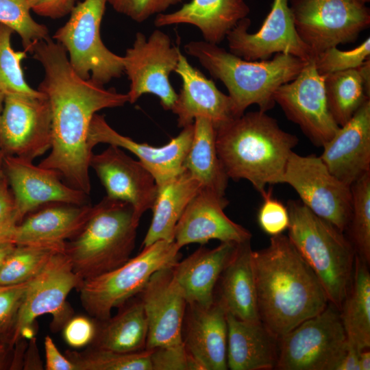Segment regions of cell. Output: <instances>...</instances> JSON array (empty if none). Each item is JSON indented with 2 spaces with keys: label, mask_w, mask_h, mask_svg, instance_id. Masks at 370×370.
<instances>
[{
  "label": "cell",
  "mask_w": 370,
  "mask_h": 370,
  "mask_svg": "<svg viewBox=\"0 0 370 370\" xmlns=\"http://www.w3.org/2000/svg\"><path fill=\"white\" fill-rule=\"evenodd\" d=\"M298 141L260 110L244 112L216 127L217 154L228 178L248 180L261 195L267 185L283 183Z\"/></svg>",
  "instance_id": "obj_3"
},
{
  "label": "cell",
  "mask_w": 370,
  "mask_h": 370,
  "mask_svg": "<svg viewBox=\"0 0 370 370\" xmlns=\"http://www.w3.org/2000/svg\"><path fill=\"white\" fill-rule=\"evenodd\" d=\"M193 130V123L186 125L167 144L153 147L119 134L109 125L103 116L96 113L90 123L88 144L91 149L99 143H106L132 152L153 175L157 185L160 186L184 171V162L191 145Z\"/></svg>",
  "instance_id": "obj_19"
},
{
  "label": "cell",
  "mask_w": 370,
  "mask_h": 370,
  "mask_svg": "<svg viewBox=\"0 0 370 370\" xmlns=\"http://www.w3.org/2000/svg\"><path fill=\"white\" fill-rule=\"evenodd\" d=\"M237 243L221 242L214 249L201 247L173 267V275L187 304L208 306L214 300L215 287L233 256Z\"/></svg>",
  "instance_id": "obj_26"
},
{
  "label": "cell",
  "mask_w": 370,
  "mask_h": 370,
  "mask_svg": "<svg viewBox=\"0 0 370 370\" xmlns=\"http://www.w3.org/2000/svg\"><path fill=\"white\" fill-rule=\"evenodd\" d=\"M322 147L319 157L345 184L351 186L370 172V99Z\"/></svg>",
  "instance_id": "obj_22"
},
{
  "label": "cell",
  "mask_w": 370,
  "mask_h": 370,
  "mask_svg": "<svg viewBox=\"0 0 370 370\" xmlns=\"http://www.w3.org/2000/svg\"><path fill=\"white\" fill-rule=\"evenodd\" d=\"M347 345L340 310L331 302L279 338L280 370H336Z\"/></svg>",
  "instance_id": "obj_9"
},
{
  "label": "cell",
  "mask_w": 370,
  "mask_h": 370,
  "mask_svg": "<svg viewBox=\"0 0 370 370\" xmlns=\"http://www.w3.org/2000/svg\"><path fill=\"white\" fill-rule=\"evenodd\" d=\"M180 53L169 36L160 30L153 31L148 38L141 32L136 33L133 45L123 56L124 73L130 82L127 93L129 103L150 93L160 99L164 110H171L177 94L169 75L177 67Z\"/></svg>",
  "instance_id": "obj_12"
},
{
  "label": "cell",
  "mask_w": 370,
  "mask_h": 370,
  "mask_svg": "<svg viewBox=\"0 0 370 370\" xmlns=\"http://www.w3.org/2000/svg\"><path fill=\"white\" fill-rule=\"evenodd\" d=\"M93 211L88 204H47L29 214L16 227L15 245H62L84 227Z\"/></svg>",
  "instance_id": "obj_25"
},
{
  "label": "cell",
  "mask_w": 370,
  "mask_h": 370,
  "mask_svg": "<svg viewBox=\"0 0 370 370\" xmlns=\"http://www.w3.org/2000/svg\"><path fill=\"white\" fill-rule=\"evenodd\" d=\"M183 0H108V3L117 12L141 23L154 14L163 13L169 7Z\"/></svg>",
  "instance_id": "obj_44"
},
{
  "label": "cell",
  "mask_w": 370,
  "mask_h": 370,
  "mask_svg": "<svg viewBox=\"0 0 370 370\" xmlns=\"http://www.w3.org/2000/svg\"><path fill=\"white\" fill-rule=\"evenodd\" d=\"M152 370H204L182 343L151 349Z\"/></svg>",
  "instance_id": "obj_42"
},
{
  "label": "cell",
  "mask_w": 370,
  "mask_h": 370,
  "mask_svg": "<svg viewBox=\"0 0 370 370\" xmlns=\"http://www.w3.org/2000/svg\"><path fill=\"white\" fill-rule=\"evenodd\" d=\"M283 183L290 185L314 214L345 231L352 210L351 186L333 175L319 156L292 152Z\"/></svg>",
  "instance_id": "obj_13"
},
{
  "label": "cell",
  "mask_w": 370,
  "mask_h": 370,
  "mask_svg": "<svg viewBox=\"0 0 370 370\" xmlns=\"http://www.w3.org/2000/svg\"><path fill=\"white\" fill-rule=\"evenodd\" d=\"M39 359L38 355V350L36 344V338H31V343L29 344V348L27 351V355L26 360H25V365L24 369H40L42 366L40 362H36Z\"/></svg>",
  "instance_id": "obj_50"
},
{
  "label": "cell",
  "mask_w": 370,
  "mask_h": 370,
  "mask_svg": "<svg viewBox=\"0 0 370 370\" xmlns=\"http://www.w3.org/2000/svg\"><path fill=\"white\" fill-rule=\"evenodd\" d=\"M249 11L244 0H191L177 11L157 14L154 24L193 25L200 30L205 41L219 45Z\"/></svg>",
  "instance_id": "obj_28"
},
{
  "label": "cell",
  "mask_w": 370,
  "mask_h": 370,
  "mask_svg": "<svg viewBox=\"0 0 370 370\" xmlns=\"http://www.w3.org/2000/svg\"><path fill=\"white\" fill-rule=\"evenodd\" d=\"M273 99L317 147H323L340 127L328 109L324 75L317 72L314 59L294 79L280 86Z\"/></svg>",
  "instance_id": "obj_15"
},
{
  "label": "cell",
  "mask_w": 370,
  "mask_h": 370,
  "mask_svg": "<svg viewBox=\"0 0 370 370\" xmlns=\"http://www.w3.org/2000/svg\"><path fill=\"white\" fill-rule=\"evenodd\" d=\"M358 2L362 3V4H366L367 3H369L370 1V0H356Z\"/></svg>",
  "instance_id": "obj_56"
},
{
  "label": "cell",
  "mask_w": 370,
  "mask_h": 370,
  "mask_svg": "<svg viewBox=\"0 0 370 370\" xmlns=\"http://www.w3.org/2000/svg\"><path fill=\"white\" fill-rule=\"evenodd\" d=\"M180 249L174 241H158L117 268L83 280L77 289L84 308L96 321L108 319L112 309L138 295L155 272L173 267Z\"/></svg>",
  "instance_id": "obj_7"
},
{
  "label": "cell",
  "mask_w": 370,
  "mask_h": 370,
  "mask_svg": "<svg viewBox=\"0 0 370 370\" xmlns=\"http://www.w3.org/2000/svg\"><path fill=\"white\" fill-rule=\"evenodd\" d=\"M119 312L97 321L91 346L116 352L130 353L146 349L148 327L142 301L136 295L119 307Z\"/></svg>",
  "instance_id": "obj_31"
},
{
  "label": "cell",
  "mask_w": 370,
  "mask_h": 370,
  "mask_svg": "<svg viewBox=\"0 0 370 370\" xmlns=\"http://www.w3.org/2000/svg\"><path fill=\"white\" fill-rule=\"evenodd\" d=\"M367 264L356 254L352 282L339 310L347 341L360 350L370 347V273Z\"/></svg>",
  "instance_id": "obj_34"
},
{
  "label": "cell",
  "mask_w": 370,
  "mask_h": 370,
  "mask_svg": "<svg viewBox=\"0 0 370 370\" xmlns=\"http://www.w3.org/2000/svg\"><path fill=\"white\" fill-rule=\"evenodd\" d=\"M4 97H5L4 94L0 91V114L1 113L3 106ZM3 158H4V155L0 149V169H2Z\"/></svg>",
  "instance_id": "obj_54"
},
{
  "label": "cell",
  "mask_w": 370,
  "mask_h": 370,
  "mask_svg": "<svg viewBox=\"0 0 370 370\" xmlns=\"http://www.w3.org/2000/svg\"><path fill=\"white\" fill-rule=\"evenodd\" d=\"M31 52L44 69L38 90L46 95L51 112V151L38 166L57 171L66 184L89 195L91 119L102 109L124 106L128 95L80 77L64 48L49 36L36 43Z\"/></svg>",
  "instance_id": "obj_1"
},
{
  "label": "cell",
  "mask_w": 370,
  "mask_h": 370,
  "mask_svg": "<svg viewBox=\"0 0 370 370\" xmlns=\"http://www.w3.org/2000/svg\"><path fill=\"white\" fill-rule=\"evenodd\" d=\"M201 188L200 183L185 169L158 186L156 197L151 209L153 212L151 222L143 240V247L158 241H174L179 219Z\"/></svg>",
  "instance_id": "obj_30"
},
{
  "label": "cell",
  "mask_w": 370,
  "mask_h": 370,
  "mask_svg": "<svg viewBox=\"0 0 370 370\" xmlns=\"http://www.w3.org/2000/svg\"><path fill=\"white\" fill-rule=\"evenodd\" d=\"M360 370L370 369V352L369 348L362 349L359 354Z\"/></svg>",
  "instance_id": "obj_51"
},
{
  "label": "cell",
  "mask_w": 370,
  "mask_h": 370,
  "mask_svg": "<svg viewBox=\"0 0 370 370\" xmlns=\"http://www.w3.org/2000/svg\"><path fill=\"white\" fill-rule=\"evenodd\" d=\"M370 38L368 37L356 48L342 51L337 47H330L317 54L314 58L317 72L328 73L356 69L370 59Z\"/></svg>",
  "instance_id": "obj_40"
},
{
  "label": "cell",
  "mask_w": 370,
  "mask_h": 370,
  "mask_svg": "<svg viewBox=\"0 0 370 370\" xmlns=\"http://www.w3.org/2000/svg\"><path fill=\"white\" fill-rule=\"evenodd\" d=\"M108 0H84L76 3L67 22L53 39L66 50L73 71L82 79L104 85L124 72L123 57L110 51L100 36Z\"/></svg>",
  "instance_id": "obj_8"
},
{
  "label": "cell",
  "mask_w": 370,
  "mask_h": 370,
  "mask_svg": "<svg viewBox=\"0 0 370 370\" xmlns=\"http://www.w3.org/2000/svg\"><path fill=\"white\" fill-rule=\"evenodd\" d=\"M250 241L238 244L223 271L218 296L227 313L247 321L260 320Z\"/></svg>",
  "instance_id": "obj_29"
},
{
  "label": "cell",
  "mask_w": 370,
  "mask_h": 370,
  "mask_svg": "<svg viewBox=\"0 0 370 370\" xmlns=\"http://www.w3.org/2000/svg\"><path fill=\"white\" fill-rule=\"evenodd\" d=\"M328 109L337 125H345L370 99V59L356 69L324 75Z\"/></svg>",
  "instance_id": "obj_33"
},
{
  "label": "cell",
  "mask_w": 370,
  "mask_h": 370,
  "mask_svg": "<svg viewBox=\"0 0 370 370\" xmlns=\"http://www.w3.org/2000/svg\"><path fill=\"white\" fill-rule=\"evenodd\" d=\"M193 127V136L184 168L200 183L201 188L225 197L229 178L217 154L216 128L205 117H197Z\"/></svg>",
  "instance_id": "obj_32"
},
{
  "label": "cell",
  "mask_w": 370,
  "mask_h": 370,
  "mask_svg": "<svg viewBox=\"0 0 370 370\" xmlns=\"http://www.w3.org/2000/svg\"><path fill=\"white\" fill-rule=\"evenodd\" d=\"M4 347H5V345L0 344V349H3Z\"/></svg>",
  "instance_id": "obj_57"
},
{
  "label": "cell",
  "mask_w": 370,
  "mask_h": 370,
  "mask_svg": "<svg viewBox=\"0 0 370 370\" xmlns=\"http://www.w3.org/2000/svg\"><path fill=\"white\" fill-rule=\"evenodd\" d=\"M18 224L12 195L5 176L0 183V244L14 243Z\"/></svg>",
  "instance_id": "obj_45"
},
{
  "label": "cell",
  "mask_w": 370,
  "mask_h": 370,
  "mask_svg": "<svg viewBox=\"0 0 370 370\" xmlns=\"http://www.w3.org/2000/svg\"><path fill=\"white\" fill-rule=\"evenodd\" d=\"M138 223L130 204L104 197L93 206L82 230L64 244L75 273L84 280L127 262L135 247Z\"/></svg>",
  "instance_id": "obj_5"
},
{
  "label": "cell",
  "mask_w": 370,
  "mask_h": 370,
  "mask_svg": "<svg viewBox=\"0 0 370 370\" xmlns=\"http://www.w3.org/2000/svg\"><path fill=\"white\" fill-rule=\"evenodd\" d=\"M14 31L0 23V91L5 95L18 94L40 96L43 93L31 88L27 83L21 61L27 51H14L11 46Z\"/></svg>",
  "instance_id": "obj_38"
},
{
  "label": "cell",
  "mask_w": 370,
  "mask_h": 370,
  "mask_svg": "<svg viewBox=\"0 0 370 370\" xmlns=\"http://www.w3.org/2000/svg\"><path fill=\"white\" fill-rule=\"evenodd\" d=\"M7 350L5 347L0 349V369H3L6 365Z\"/></svg>",
  "instance_id": "obj_53"
},
{
  "label": "cell",
  "mask_w": 370,
  "mask_h": 370,
  "mask_svg": "<svg viewBox=\"0 0 370 370\" xmlns=\"http://www.w3.org/2000/svg\"><path fill=\"white\" fill-rule=\"evenodd\" d=\"M138 295L148 327L146 349L182 343L187 301L174 279L172 267L155 272Z\"/></svg>",
  "instance_id": "obj_20"
},
{
  "label": "cell",
  "mask_w": 370,
  "mask_h": 370,
  "mask_svg": "<svg viewBox=\"0 0 370 370\" xmlns=\"http://www.w3.org/2000/svg\"><path fill=\"white\" fill-rule=\"evenodd\" d=\"M295 29L315 56L355 42L370 25V10L356 0H288Z\"/></svg>",
  "instance_id": "obj_10"
},
{
  "label": "cell",
  "mask_w": 370,
  "mask_h": 370,
  "mask_svg": "<svg viewBox=\"0 0 370 370\" xmlns=\"http://www.w3.org/2000/svg\"><path fill=\"white\" fill-rule=\"evenodd\" d=\"M62 329L65 342L73 348H81L92 343L96 323L87 317L73 316Z\"/></svg>",
  "instance_id": "obj_46"
},
{
  "label": "cell",
  "mask_w": 370,
  "mask_h": 370,
  "mask_svg": "<svg viewBox=\"0 0 370 370\" xmlns=\"http://www.w3.org/2000/svg\"><path fill=\"white\" fill-rule=\"evenodd\" d=\"M182 342L204 370H226L227 311L216 298L208 306L187 304Z\"/></svg>",
  "instance_id": "obj_24"
},
{
  "label": "cell",
  "mask_w": 370,
  "mask_h": 370,
  "mask_svg": "<svg viewBox=\"0 0 370 370\" xmlns=\"http://www.w3.org/2000/svg\"><path fill=\"white\" fill-rule=\"evenodd\" d=\"M288 237L314 272L330 302L339 310L349 291L356 256L343 232L317 216L301 201L287 202Z\"/></svg>",
  "instance_id": "obj_6"
},
{
  "label": "cell",
  "mask_w": 370,
  "mask_h": 370,
  "mask_svg": "<svg viewBox=\"0 0 370 370\" xmlns=\"http://www.w3.org/2000/svg\"><path fill=\"white\" fill-rule=\"evenodd\" d=\"M184 49L224 84L238 116L253 104L265 112L273 108L275 90L294 79L308 62L283 53L271 60H245L206 41H190Z\"/></svg>",
  "instance_id": "obj_4"
},
{
  "label": "cell",
  "mask_w": 370,
  "mask_h": 370,
  "mask_svg": "<svg viewBox=\"0 0 370 370\" xmlns=\"http://www.w3.org/2000/svg\"><path fill=\"white\" fill-rule=\"evenodd\" d=\"M30 10L36 14L59 19L70 14L76 0H27Z\"/></svg>",
  "instance_id": "obj_47"
},
{
  "label": "cell",
  "mask_w": 370,
  "mask_h": 370,
  "mask_svg": "<svg viewBox=\"0 0 370 370\" xmlns=\"http://www.w3.org/2000/svg\"><path fill=\"white\" fill-rule=\"evenodd\" d=\"M65 244V243H64ZM62 245H16L0 269V284L29 282L46 265Z\"/></svg>",
  "instance_id": "obj_35"
},
{
  "label": "cell",
  "mask_w": 370,
  "mask_h": 370,
  "mask_svg": "<svg viewBox=\"0 0 370 370\" xmlns=\"http://www.w3.org/2000/svg\"><path fill=\"white\" fill-rule=\"evenodd\" d=\"M92 168L104 186L107 197L128 202L137 220L151 209L158 192L153 175L120 147H109L98 154L92 153Z\"/></svg>",
  "instance_id": "obj_18"
},
{
  "label": "cell",
  "mask_w": 370,
  "mask_h": 370,
  "mask_svg": "<svg viewBox=\"0 0 370 370\" xmlns=\"http://www.w3.org/2000/svg\"><path fill=\"white\" fill-rule=\"evenodd\" d=\"M261 195L262 203L257 217L260 228L271 236L282 234L289 225L287 207L272 196L271 189Z\"/></svg>",
  "instance_id": "obj_43"
},
{
  "label": "cell",
  "mask_w": 370,
  "mask_h": 370,
  "mask_svg": "<svg viewBox=\"0 0 370 370\" xmlns=\"http://www.w3.org/2000/svg\"><path fill=\"white\" fill-rule=\"evenodd\" d=\"M44 347L47 370H77L75 365L60 353L49 336H45Z\"/></svg>",
  "instance_id": "obj_48"
},
{
  "label": "cell",
  "mask_w": 370,
  "mask_h": 370,
  "mask_svg": "<svg viewBox=\"0 0 370 370\" xmlns=\"http://www.w3.org/2000/svg\"><path fill=\"white\" fill-rule=\"evenodd\" d=\"M27 282L14 284H0V344L4 345L12 337L18 310L23 302Z\"/></svg>",
  "instance_id": "obj_41"
},
{
  "label": "cell",
  "mask_w": 370,
  "mask_h": 370,
  "mask_svg": "<svg viewBox=\"0 0 370 370\" xmlns=\"http://www.w3.org/2000/svg\"><path fill=\"white\" fill-rule=\"evenodd\" d=\"M13 243H5L0 244V269L8 256L12 252L15 247Z\"/></svg>",
  "instance_id": "obj_52"
},
{
  "label": "cell",
  "mask_w": 370,
  "mask_h": 370,
  "mask_svg": "<svg viewBox=\"0 0 370 370\" xmlns=\"http://www.w3.org/2000/svg\"><path fill=\"white\" fill-rule=\"evenodd\" d=\"M2 169L8 182L18 223L30 212L53 203L87 204L85 193L62 182L52 169L22 158L4 156Z\"/></svg>",
  "instance_id": "obj_17"
},
{
  "label": "cell",
  "mask_w": 370,
  "mask_h": 370,
  "mask_svg": "<svg viewBox=\"0 0 370 370\" xmlns=\"http://www.w3.org/2000/svg\"><path fill=\"white\" fill-rule=\"evenodd\" d=\"M227 365L231 370L276 369L279 337L261 321H247L227 312Z\"/></svg>",
  "instance_id": "obj_27"
},
{
  "label": "cell",
  "mask_w": 370,
  "mask_h": 370,
  "mask_svg": "<svg viewBox=\"0 0 370 370\" xmlns=\"http://www.w3.org/2000/svg\"><path fill=\"white\" fill-rule=\"evenodd\" d=\"M250 25V19L244 18L227 34L230 52L249 61L267 60L278 53L306 61L314 59L295 29L288 0H273L269 13L256 33H249Z\"/></svg>",
  "instance_id": "obj_16"
},
{
  "label": "cell",
  "mask_w": 370,
  "mask_h": 370,
  "mask_svg": "<svg viewBox=\"0 0 370 370\" xmlns=\"http://www.w3.org/2000/svg\"><path fill=\"white\" fill-rule=\"evenodd\" d=\"M175 72L182 81L180 93L171 109L177 116L179 127L193 124L197 117H205L216 128L240 116L231 97L220 91L212 80L190 65L182 53Z\"/></svg>",
  "instance_id": "obj_23"
},
{
  "label": "cell",
  "mask_w": 370,
  "mask_h": 370,
  "mask_svg": "<svg viewBox=\"0 0 370 370\" xmlns=\"http://www.w3.org/2000/svg\"><path fill=\"white\" fill-rule=\"evenodd\" d=\"M261 322L279 338L323 311L330 302L319 278L287 236H271L252 251Z\"/></svg>",
  "instance_id": "obj_2"
},
{
  "label": "cell",
  "mask_w": 370,
  "mask_h": 370,
  "mask_svg": "<svg viewBox=\"0 0 370 370\" xmlns=\"http://www.w3.org/2000/svg\"><path fill=\"white\" fill-rule=\"evenodd\" d=\"M82 281L74 271L64 248L56 252L44 268L28 282L10 345L21 338H33L34 323L43 314L51 315L52 330L62 329L73 314L66 297Z\"/></svg>",
  "instance_id": "obj_11"
},
{
  "label": "cell",
  "mask_w": 370,
  "mask_h": 370,
  "mask_svg": "<svg viewBox=\"0 0 370 370\" xmlns=\"http://www.w3.org/2000/svg\"><path fill=\"white\" fill-rule=\"evenodd\" d=\"M151 349L116 352L90 346L83 352L66 351V356L77 370H152Z\"/></svg>",
  "instance_id": "obj_36"
},
{
  "label": "cell",
  "mask_w": 370,
  "mask_h": 370,
  "mask_svg": "<svg viewBox=\"0 0 370 370\" xmlns=\"http://www.w3.org/2000/svg\"><path fill=\"white\" fill-rule=\"evenodd\" d=\"M5 177V174L2 169H0V183L3 181Z\"/></svg>",
  "instance_id": "obj_55"
},
{
  "label": "cell",
  "mask_w": 370,
  "mask_h": 370,
  "mask_svg": "<svg viewBox=\"0 0 370 370\" xmlns=\"http://www.w3.org/2000/svg\"><path fill=\"white\" fill-rule=\"evenodd\" d=\"M352 210L345 230L356 254L370 262V172L351 186Z\"/></svg>",
  "instance_id": "obj_37"
},
{
  "label": "cell",
  "mask_w": 370,
  "mask_h": 370,
  "mask_svg": "<svg viewBox=\"0 0 370 370\" xmlns=\"http://www.w3.org/2000/svg\"><path fill=\"white\" fill-rule=\"evenodd\" d=\"M228 204L225 197L201 188L175 227L174 241L178 247L191 243L204 245L213 239L237 244L250 241L251 234L225 214Z\"/></svg>",
  "instance_id": "obj_21"
},
{
  "label": "cell",
  "mask_w": 370,
  "mask_h": 370,
  "mask_svg": "<svg viewBox=\"0 0 370 370\" xmlns=\"http://www.w3.org/2000/svg\"><path fill=\"white\" fill-rule=\"evenodd\" d=\"M360 349L347 341L346 352L336 370H360L359 354Z\"/></svg>",
  "instance_id": "obj_49"
},
{
  "label": "cell",
  "mask_w": 370,
  "mask_h": 370,
  "mask_svg": "<svg viewBox=\"0 0 370 370\" xmlns=\"http://www.w3.org/2000/svg\"><path fill=\"white\" fill-rule=\"evenodd\" d=\"M51 147V112L46 95H5L0 114V149L31 161Z\"/></svg>",
  "instance_id": "obj_14"
},
{
  "label": "cell",
  "mask_w": 370,
  "mask_h": 370,
  "mask_svg": "<svg viewBox=\"0 0 370 370\" xmlns=\"http://www.w3.org/2000/svg\"><path fill=\"white\" fill-rule=\"evenodd\" d=\"M27 0H0V23L21 37L25 51L31 52L36 43L49 36L47 27L32 16Z\"/></svg>",
  "instance_id": "obj_39"
}]
</instances>
